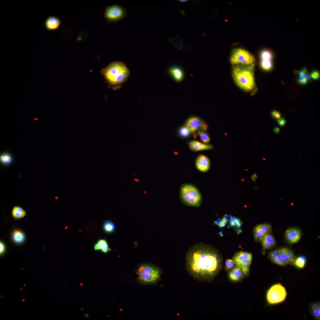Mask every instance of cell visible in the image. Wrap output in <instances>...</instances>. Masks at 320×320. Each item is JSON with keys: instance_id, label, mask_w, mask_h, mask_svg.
Here are the masks:
<instances>
[{"instance_id": "1", "label": "cell", "mask_w": 320, "mask_h": 320, "mask_svg": "<svg viewBox=\"0 0 320 320\" xmlns=\"http://www.w3.org/2000/svg\"><path fill=\"white\" fill-rule=\"evenodd\" d=\"M222 260L214 247L201 243L197 244L188 250L185 265L189 274L201 282H212L220 271Z\"/></svg>"}, {"instance_id": "2", "label": "cell", "mask_w": 320, "mask_h": 320, "mask_svg": "<svg viewBox=\"0 0 320 320\" xmlns=\"http://www.w3.org/2000/svg\"><path fill=\"white\" fill-rule=\"evenodd\" d=\"M101 73L108 87L117 90L120 89L127 80L130 72L124 63L115 61L103 68Z\"/></svg>"}, {"instance_id": "3", "label": "cell", "mask_w": 320, "mask_h": 320, "mask_svg": "<svg viewBox=\"0 0 320 320\" xmlns=\"http://www.w3.org/2000/svg\"><path fill=\"white\" fill-rule=\"evenodd\" d=\"M254 65H237L233 66L232 74L236 84L242 89L248 92L255 87Z\"/></svg>"}, {"instance_id": "4", "label": "cell", "mask_w": 320, "mask_h": 320, "mask_svg": "<svg viewBox=\"0 0 320 320\" xmlns=\"http://www.w3.org/2000/svg\"><path fill=\"white\" fill-rule=\"evenodd\" d=\"M180 195L181 201L186 205L198 207L201 203V194L197 188L192 184L182 185L180 188Z\"/></svg>"}, {"instance_id": "5", "label": "cell", "mask_w": 320, "mask_h": 320, "mask_svg": "<svg viewBox=\"0 0 320 320\" xmlns=\"http://www.w3.org/2000/svg\"><path fill=\"white\" fill-rule=\"evenodd\" d=\"M138 279L144 284H154L160 279L161 269L153 265L144 264L140 266L137 272Z\"/></svg>"}, {"instance_id": "6", "label": "cell", "mask_w": 320, "mask_h": 320, "mask_svg": "<svg viewBox=\"0 0 320 320\" xmlns=\"http://www.w3.org/2000/svg\"><path fill=\"white\" fill-rule=\"evenodd\" d=\"M230 61L233 66L254 65L255 60L254 56L249 51L242 48H237L232 51Z\"/></svg>"}, {"instance_id": "7", "label": "cell", "mask_w": 320, "mask_h": 320, "mask_svg": "<svg viewBox=\"0 0 320 320\" xmlns=\"http://www.w3.org/2000/svg\"><path fill=\"white\" fill-rule=\"evenodd\" d=\"M287 296L285 288L280 283L272 285L267 292L266 298L268 303L273 305L284 301Z\"/></svg>"}, {"instance_id": "8", "label": "cell", "mask_w": 320, "mask_h": 320, "mask_svg": "<svg viewBox=\"0 0 320 320\" xmlns=\"http://www.w3.org/2000/svg\"><path fill=\"white\" fill-rule=\"evenodd\" d=\"M127 14V10L124 7L114 4L105 8L104 17L108 22L115 23L124 19Z\"/></svg>"}, {"instance_id": "9", "label": "cell", "mask_w": 320, "mask_h": 320, "mask_svg": "<svg viewBox=\"0 0 320 320\" xmlns=\"http://www.w3.org/2000/svg\"><path fill=\"white\" fill-rule=\"evenodd\" d=\"M252 260L251 253L242 251L236 252L233 257L235 265L240 268L245 276L249 274Z\"/></svg>"}, {"instance_id": "10", "label": "cell", "mask_w": 320, "mask_h": 320, "mask_svg": "<svg viewBox=\"0 0 320 320\" xmlns=\"http://www.w3.org/2000/svg\"><path fill=\"white\" fill-rule=\"evenodd\" d=\"M271 231V225L268 223H263L256 225L253 231V236L255 241H262L264 236Z\"/></svg>"}, {"instance_id": "11", "label": "cell", "mask_w": 320, "mask_h": 320, "mask_svg": "<svg viewBox=\"0 0 320 320\" xmlns=\"http://www.w3.org/2000/svg\"><path fill=\"white\" fill-rule=\"evenodd\" d=\"M197 169L201 172H204L208 171L210 166V161L206 156L201 154L197 157L195 161Z\"/></svg>"}, {"instance_id": "12", "label": "cell", "mask_w": 320, "mask_h": 320, "mask_svg": "<svg viewBox=\"0 0 320 320\" xmlns=\"http://www.w3.org/2000/svg\"><path fill=\"white\" fill-rule=\"evenodd\" d=\"M301 236L300 230L296 228H289L286 230L285 233L287 240L291 244L297 242L300 239Z\"/></svg>"}, {"instance_id": "13", "label": "cell", "mask_w": 320, "mask_h": 320, "mask_svg": "<svg viewBox=\"0 0 320 320\" xmlns=\"http://www.w3.org/2000/svg\"><path fill=\"white\" fill-rule=\"evenodd\" d=\"M203 121L201 119L198 117L192 116L187 119L185 126L191 133H193L199 131L201 125Z\"/></svg>"}, {"instance_id": "14", "label": "cell", "mask_w": 320, "mask_h": 320, "mask_svg": "<svg viewBox=\"0 0 320 320\" xmlns=\"http://www.w3.org/2000/svg\"><path fill=\"white\" fill-rule=\"evenodd\" d=\"M61 23V20L58 18L50 16L44 22V26L48 31L56 30L59 28Z\"/></svg>"}, {"instance_id": "15", "label": "cell", "mask_w": 320, "mask_h": 320, "mask_svg": "<svg viewBox=\"0 0 320 320\" xmlns=\"http://www.w3.org/2000/svg\"><path fill=\"white\" fill-rule=\"evenodd\" d=\"M188 145L189 148L194 151L211 150L213 148V146L211 144H206L196 140L190 141Z\"/></svg>"}, {"instance_id": "16", "label": "cell", "mask_w": 320, "mask_h": 320, "mask_svg": "<svg viewBox=\"0 0 320 320\" xmlns=\"http://www.w3.org/2000/svg\"><path fill=\"white\" fill-rule=\"evenodd\" d=\"M14 161L12 154L9 152L4 151L0 155V163L4 167H7L11 165Z\"/></svg>"}, {"instance_id": "17", "label": "cell", "mask_w": 320, "mask_h": 320, "mask_svg": "<svg viewBox=\"0 0 320 320\" xmlns=\"http://www.w3.org/2000/svg\"><path fill=\"white\" fill-rule=\"evenodd\" d=\"M243 275L240 268L236 266L231 269L228 273L229 279L234 282L241 281L243 279Z\"/></svg>"}, {"instance_id": "18", "label": "cell", "mask_w": 320, "mask_h": 320, "mask_svg": "<svg viewBox=\"0 0 320 320\" xmlns=\"http://www.w3.org/2000/svg\"><path fill=\"white\" fill-rule=\"evenodd\" d=\"M12 215L15 220L20 219L26 216V211L20 206H15L12 208Z\"/></svg>"}, {"instance_id": "19", "label": "cell", "mask_w": 320, "mask_h": 320, "mask_svg": "<svg viewBox=\"0 0 320 320\" xmlns=\"http://www.w3.org/2000/svg\"><path fill=\"white\" fill-rule=\"evenodd\" d=\"M94 249L95 250H100L105 253L111 250L107 241L104 239L99 240L94 245Z\"/></svg>"}, {"instance_id": "20", "label": "cell", "mask_w": 320, "mask_h": 320, "mask_svg": "<svg viewBox=\"0 0 320 320\" xmlns=\"http://www.w3.org/2000/svg\"><path fill=\"white\" fill-rule=\"evenodd\" d=\"M169 71L176 81H180L182 79L183 73L180 68L177 67H173L170 68Z\"/></svg>"}, {"instance_id": "21", "label": "cell", "mask_w": 320, "mask_h": 320, "mask_svg": "<svg viewBox=\"0 0 320 320\" xmlns=\"http://www.w3.org/2000/svg\"><path fill=\"white\" fill-rule=\"evenodd\" d=\"M228 220L230 226L237 231L242 224V222L239 219L231 215L229 216Z\"/></svg>"}, {"instance_id": "22", "label": "cell", "mask_w": 320, "mask_h": 320, "mask_svg": "<svg viewBox=\"0 0 320 320\" xmlns=\"http://www.w3.org/2000/svg\"><path fill=\"white\" fill-rule=\"evenodd\" d=\"M260 60H271L274 58V54L270 50L264 49L261 50L259 54Z\"/></svg>"}, {"instance_id": "23", "label": "cell", "mask_w": 320, "mask_h": 320, "mask_svg": "<svg viewBox=\"0 0 320 320\" xmlns=\"http://www.w3.org/2000/svg\"><path fill=\"white\" fill-rule=\"evenodd\" d=\"M12 237L14 241L17 243H22L25 239L24 234L22 231L19 230H15L13 232Z\"/></svg>"}, {"instance_id": "24", "label": "cell", "mask_w": 320, "mask_h": 320, "mask_svg": "<svg viewBox=\"0 0 320 320\" xmlns=\"http://www.w3.org/2000/svg\"><path fill=\"white\" fill-rule=\"evenodd\" d=\"M260 64L262 69L267 71H271L273 67V63L271 60H260Z\"/></svg>"}, {"instance_id": "25", "label": "cell", "mask_w": 320, "mask_h": 320, "mask_svg": "<svg viewBox=\"0 0 320 320\" xmlns=\"http://www.w3.org/2000/svg\"><path fill=\"white\" fill-rule=\"evenodd\" d=\"M103 228L106 233H111L115 231V227L114 223L112 221L106 220L104 222Z\"/></svg>"}, {"instance_id": "26", "label": "cell", "mask_w": 320, "mask_h": 320, "mask_svg": "<svg viewBox=\"0 0 320 320\" xmlns=\"http://www.w3.org/2000/svg\"><path fill=\"white\" fill-rule=\"evenodd\" d=\"M306 262V259L305 257L303 256H300L295 259L293 263L297 267L302 268L304 267Z\"/></svg>"}, {"instance_id": "27", "label": "cell", "mask_w": 320, "mask_h": 320, "mask_svg": "<svg viewBox=\"0 0 320 320\" xmlns=\"http://www.w3.org/2000/svg\"><path fill=\"white\" fill-rule=\"evenodd\" d=\"M201 141L205 143H208L210 141V138L209 134L205 132L198 131Z\"/></svg>"}, {"instance_id": "28", "label": "cell", "mask_w": 320, "mask_h": 320, "mask_svg": "<svg viewBox=\"0 0 320 320\" xmlns=\"http://www.w3.org/2000/svg\"><path fill=\"white\" fill-rule=\"evenodd\" d=\"M229 216L227 215H225L220 220H217L214 222V223L220 228L225 226L228 221Z\"/></svg>"}, {"instance_id": "29", "label": "cell", "mask_w": 320, "mask_h": 320, "mask_svg": "<svg viewBox=\"0 0 320 320\" xmlns=\"http://www.w3.org/2000/svg\"><path fill=\"white\" fill-rule=\"evenodd\" d=\"M263 240L268 242L272 247L274 246L276 244V241L274 238L270 233H266L264 236Z\"/></svg>"}, {"instance_id": "30", "label": "cell", "mask_w": 320, "mask_h": 320, "mask_svg": "<svg viewBox=\"0 0 320 320\" xmlns=\"http://www.w3.org/2000/svg\"><path fill=\"white\" fill-rule=\"evenodd\" d=\"M312 311L314 316L319 319L320 315V304L319 303H314L311 306Z\"/></svg>"}, {"instance_id": "31", "label": "cell", "mask_w": 320, "mask_h": 320, "mask_svg": "<svg viewBox=\"0 0 320 320\" xmlns=\"http://www.w3.org/2000/svg\"><path fill=\"white\" fill-rule=\"evenodd\" d=\"M179 133L181 136L185 137L188 136L191 132L189 129L184 126L180 128Z\"/></svg>"}, {"instance_id": "32", "label": "cell", "mask_w": 320, "mask_h": 320, "mask_svg": "<svg viewBox=\"0 0 320 320\" xmlns=\"http://www.w3.org/2000/svg\"><path fill=\"white\" fill-rule=\"evenodd\" d=\"M235 265L233 259H227L225 263V269L228 271L232 269Z\"/></svg>"}, {"instance_id": "33", "label": "cell", "mask_w": 320, "mask_h": 320, "mask_svg": "<svg viewBox=\"0 0 320 320\" xmlns=\"http://www.w3.org/2000/svg\"><path fill=\"white\" fill-rule=\"evenodd\" d=\"M310 76L313 80H317L320 77V73L318 71L315 70L313 71L310 73Z\"/></svg>"}, {"instance_id": "34", "label": "cell", "mask_w": 320, "mask_h": 320, "mask_svg": "<svg viewBox=\"0 0 320 320\" xmlns=\"http://www.w3.org/2000/svg\"><path fill=\"white\" fill-rule=\"evenodd\" d=\"M285 247L282 248L283 252L281 255L282 258L285 261L287 264L290 263L288 255L286 253Z\"/></svg>"}, {"instance_id": "35", "label": "cell", "mask_w": 320, "mask_h": 320, "mask_svg": "<svg viewBox=\"0 0 320 320\" xmlns=\"http://www.w3.org/2000/svg\"><path fill=\"white\" fill-rule=\"evenodd\" d=\"M271 115L273 118L277 120L281 118V114L279 111L276 110L272 111L271 112Z\"/></svg>"}, {"instance_id": "36", "label": "cell", "mask_w": 320, "mask_h": 320, "mask_svg": "<svg viewBox=\"0 0 320 320\" xmlns=\"http://www.w3.org/2000/svg\"><path fill=\"white\" fill-rule=\"evenodd\" d=\"M262 241L263 249L264 250L268 249L273 247L269 244L264 240H262Z\"/></svg>"}, {"instance_id": "37", "label": "cell", "mask_w": 320, "mask_h": 320, "mask_svg": "<svg viewBox=\"0 0 320 320\" xmlns=\"http://www.w3.org/2000/svg\"><path fill=\"white\" fill-rule=\"evenodd\" d=\"M308 79L305 77L300 78L297 79L298 83L300 84L305 85L308 83Z\"/></svg>"}, {"instance_id": "38", "label": "cell", "mask_w": 320, "mask_h": 320, "mask_svg": "<svg viewBox=\"0 0 320 320\" xmlns=\"http://www.w3.org/2000/svg\"><path fill=\"white\" fill-rule=\"evenodd\" d=\"M307 71L306 68H303L299 72V76L300 78L305 77V74L307 73Z\"/></svg>"}, {"instance_id": "39", "label": "cell", "mask_w": 320, "mask_h": 320, "mask_svg": "<svg viewBox=\"0 0 320 320\" xmlns=\"http://www.w3.org/2000/svg\"><path fill=\"white\" fill-rule=\"evenodd\" d=\"M277 121L280 127H283L285 125L286 121L284 118H282L277 120Z\"/></svg>"}, {"instance_id": "40", "label": "cell", "mask_w": 320, "mask_h": 320, "mask_svg": "<svg viewBox=\"0 0 320 320\" xmlns=\"http://www.w3.org/2000/svg\"><path fill=\"white\" fill-rule=\"evenodd\" d=\"M5 250V247L4 244L2 242L0 243V254H3Z\"/></svg>"}, {"instance_id": "41", "label": "cell", "mask_w": 320, "mask_h": 320, "mask_svg": "<svg viewBox=\"0 0 320 320\" xmlns=\"http://www.w3.org/2000/svg\"><path fill=\"white\" fill-rule=\"evenodd\" d=\"M277 255H275L272 251L269 253V257L271 260L276 257Z\"/></svg>"}, {"instance_id": "42", "label": "cell", "mask_w": 320, "mask_h": 320, "mask_svg": "<svg viewBox=\"0 0 320 320\" xmlns=\"http://www.w3.org/2000/svg\"><path fill=\"white\" fill-rule=\"evenodd\" d=\"M276 258L277 260V262L276 264L280 265L281 264V260L282 259V257L281 255L279 254L277 255Z\"/></svg>"}, {"instance_id": "43", "label": "cell", "mask_w": 320, "mask_h": 320, "mask_svg": "<svg viewBox=\"0 0 320 320\" xmlns=\"http://www.w3.org/2000/svg\"><path fill=\"white\" fill-rule=\"evenodd\" d=\"M252 180L253 182H255L257 178H258L256 173H255L252 175L251 177Z\"/></svg>"}, {"instance_id": "44", "label": "cell", "mask_w": 320, "mask_h": 320, "mask_svg": "<svg viewBox=\"0 0 320 320\" xmlns=\"http://www.w3.org/2000/svg\"><path fill=\"white\" fill-rule=\"evenodd\" d=\"M274 132L276 134H279L280 132L279 128L277 127H275L273 129Z\"/></svg>"}, {"instance_id": "45", "label": "cell", "mask_w": 320, "mask_h": 320, "mask_svg": "<svg viewBox=\"0 0 320 320\" xmlns=\"http://www.w3.org/2000/svg\"><path fill=\"white\" fill-rule=\"evenodd\" d=\"M272 252H273V253H274V254H275V255H279V253H278V250H273V251H272Z\"/></svg>"}, {"instance_id": "46", "label": "cell", "mask_w": 320, "mask_h": 320, "mask_svg": "<svg viewBox=\"0 0 320 320\" xmlns=\"http://www.w3.org/2000/svg\"><path fill=\"white\" fill-rule=\"evenodd\" d=\"M278 250V252L279 254V255H281L282 254V253L283 252V250H282V248L281 249H280Z\"/></svg>"}, {"instance_id": "47", "label": "cell", "mask_w": 320, "mask_h": 320, "mask_svg": "<svg viewBox=\"0 0 320 320\" xmlns=\"http://www.w3.org/2000/svg\"><path fill=\"white\" fill-rule=\"evenodd\" d=\"M180 1H181V2H185V1H187V0H180Z\"/></svg>"}]
</instances>
